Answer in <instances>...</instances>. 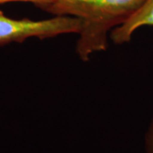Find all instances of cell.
Returning <instances> with one entry per match:
<instances>
[{
  "label": "cell",
  "mask_w": 153,
  "mask_h": 153,
  "mask_svg": "<svg viewBox=\"0 0 153 153\" xmlns=\"http://www.w3.org/2000/svg\"><path fill=\"white\" fill-rule=\"evenodd\" d=\"M53 0H0V4H7V3H13V2H23V3H30L33 4L36 7L45 10L47 7L52 3Z\"/></svg>",
  "instance_id": "277c9868"
},
{
  "label": "cell",
  "mask_w": 153,
  "mask_h": 153,
  "mask_svg": "<svg viewBox=\"0 0 153 153\" xmlns=\"http://www.w3.org/2000/svg\"><path fill=\"white\" fill-rule=\"evenodd\" d=\"M146 0H53L44 11L81 23L76 53L82 61L108 47V35L125 23Z\"/></svg>",
  "instance_id": "6da1fadb"
},
{
  "label": "cell",
  "mask_w": 153,
  "mask_h": 153,
  "mask_svg": "<svg viewBox=\"0 0 153 153\" xmlns=\"http://www.w3.org/2000/svg\"><path fill=\"white\" fill-rule=\"evenodd\" d=\"M146 153H153V117L146 134Z\"/></svg>",
  "instance_id": "5b68a950"
},
{
  "label": "cell",
  "mask_w": 153,
  "mask_h": 153,
  "mask_svg": "<svg viewBox=\"0 0 153 153\" xmlns=\"http://www.w3.org/2000/svg\"><path fill=\"white\" fill-rule=\"evenodd\" d=\"M81 23L71 16H54L44 20L13 19L0 10V47L22 43L29 38L46 39L65 34H78Z\"/></svg>",
  "instance_id": "7a4b0ae2"
},
{
  "label": "cell",
  "mask_w": 153,
  "mask_h": 153,
  "mask_svg": "<svg viewBox=\"0 0 153 153\" xmlns=\"http://www.w3.org/2000/svg\"><path fill=\"white\" fill-rule=\"evenodd\" d=\"M145 26H153V0H146L125 23L111 31L110 38L116 44L128 43L134 33Z\"/></svg>",
  "instance_id": "3957f363"
}]
</instances>
